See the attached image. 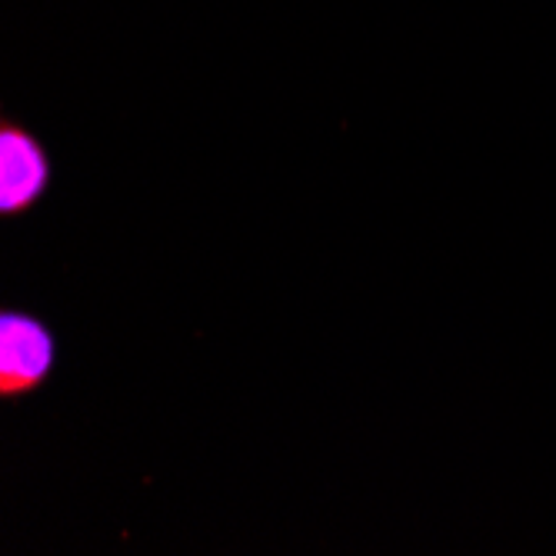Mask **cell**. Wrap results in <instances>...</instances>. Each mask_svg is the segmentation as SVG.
Wrapping results in <instances>:
<instances>
[{
	"label": "cell",
	"mask_w": 556,
	"mask_h": 556,
	"mask_svg": "<svg viewBox=\"0 0 556 556\" xmlns=\"http://www.w3.org/2000/svg\"><path fill=\"white\" fill-rule=\"evenodd\" d=\"M54 184V164L47 147L21 124L0 127V214L8 220L27 214Z\"/></svg>",
	"instance_id": "2"
},
{
	"label": "cell",
	"mask_w": 556,
	"mask_h": 556,
	"mask_svg": "<svg viewBox=\"0 0 556 556\" xmlns=\"http://www.w3.org/2000/svg\"><path fill=\"white\" fill-rule=\"evenodd\" d=\"M58 333L40 317L8 307L0 314V396L21 400L50 383L58 370Z\"/></svg>",
	"instance_id": "1"
}]
</instances>
